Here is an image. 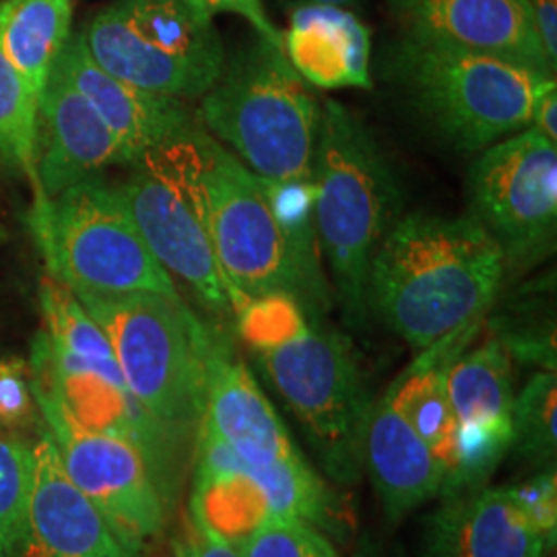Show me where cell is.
Instances as JSON below:
<instances>
[{
  "label": "cell",
  "mask_w": 557,
  "mask_h": 557,
  "mask_svg": "<svg viewBox=\"0 0 557 557\" xmlns=\"http://www.w3.org/2000/svg\"><path fill=\"white\" fill-rule=\"evenodd\" d=\"M506 278V259L473 218L411 213L380 242L368 304L416 351L483 324Z\"/></svg>",
  "instance_id": "cell-1"
},
{
  "label": "cell",
  "mask_w": 557,
  "mask_h": 557,
  "mask_svg": "<svg viewBox=\"0 0 557 557\" xmlns=\"http://www.w3.org/2000/svg\"><path fill=\"white\" fill-rule=\"evenodd\" d=\"M236 331L301 421L324 471L356 483L372 405L349 343L289 294L250 299L236 314Z\"/></svg>",
  "instance_id": "cell-2"
},
{
  "label": "cell",
  "mask_w": 557,
  "mask_h": 557,
  "mask_svg": "<svg viewBox=\"0 0 557 557\" xmlns=\"http://www.w3.org/2000/svg\"><path fill=\"white\" fill-rule=\"evenodd\" d=\"M312 182L320 252L345 317L359 324L368 310L370 264L395 225L398 186L372 133L338 101L320 108Z\"/></svg>",
  "instance_id": "cell-3"
},
{
  "label": "cell",
  "mask_w": 557,
  "mask_h": 557,
  "mask_svg": "<svg viewBox=\"0 0 557 557\" xmlns=\"http://www.w3.org/2000/svg\"><path fill=\"white\" fill-rule=\"evenodd\" d=\"M320 108L283 46L259 38L202 96L200 124L259 178L312 180Z\"/></svg>",
  "instance_id": "cell-4"
},
{
  "label": "cell",
  "mask_w": 557,
  "mask_h": 557,
  "mask_svg": "<svg viewBox=\"0 0 557 557\" xmlns=\"http://www.w3.org/2000/svg\"><path fill=\"white\" fill-rule=\"evenodd\" d=\"M197 205L221 271L244 299L289 294L312 314V304L262 182L205 128L168 147Z\"/></svg>",
  "instance_id": "cell-5"
},
{
  "label": "cell",
  "mask_w": 557,
  "mask_h": 557,
  "mask_svg": "<svg viewBox=\"0 0 557 557\" xmlns=\"http://www.w3.org/2000/svg\"><path fill=\"white\" fill-rule=\"evenodd\" d=\"M388 75L460 151H483L529 128L539 91L554 79L518 62L409 34L391 48Z\"/></svg>",
  "instance_id": "cell-6"
},
{
  "label": "cell",
  "mask_w": 557,
  "mask_h": 557,
  "mask_svg": "<svg viewBox=\"0 0 557 557\" xmlns=\"http://www.w3.org/2000/svg\"><path fill=\"white\" fill-rule=\"evenodd\" d=\"M114 351L140 407L174 436L199 430L207 329L180 296L75 294Z\"/></svg>",
  "instance_id": "cell-7"
},
{
  "label": "cell",
  "mask_w": 557,
  "mask_h": 557,
  "mask_svg": "<svg viewBox=\"0 0 557 557\" xmlns=\"http://www.w3.org/2000/svg\"><path fill=\"white\" fill-rule=\"evenodd\" d=\"M27 223L48 275L73 294L178 296L174 278L140 236L119 188L100 174L52 199L34 200Z\"/></svg>",
  "instance_id": "cell-8"
},
{
  "label": "cell",
  "mask_w": 557,
  "mask_h": 557,
  "mask_svg": "<svg viewBox=\"0 0 557 557\" xmlns=\"http://www.w3.org/2000/svg\"><path fill=\"white\" fill-rule=\"evenodd\" d=\"M81 34L103 71L178 100L202 98L225 69L213 17L188 0H116Z\"/></svg>",
  "instance_id": "cell-9"
},
{
  "label": "cell",
  "mask_w": 557,
  "mask_h": 557,
  "mask_svg": "<svg viewBox=\"0 0 557 557\" xmlns=\"http://www.w3.org/2000/svg\"><path fill=\"white\" fill-rule=\"evenodd\" d=\"M471 215L498 242L506 275L554 252L557 230V143L529 126L483 149L469 170Z\"/></svg>",
  "instance_id": "cell-10"
},
{
  "label": "cell",
  "mask_w": 557,
  "mask_h": 557,
  "mask_svg": "<svg viewBox=\"0 0 557 557\" xmlns=\"http://www.w3.org/2000/svg\"><path fill=\"white\" fill-rule=\"evenodd\" d=\"M69 479L126 552L139 557L163 535L165 498L137 446L79 425L54 398L34 393Z\"/></svg>",
  "instance_id": "cell-11"
},
{
  "label": "cell",
  "mask_w": 557,
  "mask_h": 557,
  "mask_svg": "<svg viewBox=\"0 0 557 557\" xmlns=\"http://www.w3.org/2000/svg\"><path fill=\"white\" fill-rule=\"evenodd\" d=\"M116 188L161 267L182 278L211 314L236 319L250 299L242 298L223 275L197 205L168 149L143 158L135 174Z\"/></svg>",
  "instance_id": "cell-12"
},
{
  "label": "cell",
  "mask_w": 557,
  "mask_h": 557,
  "mask_svg": "<svg viewBox=\"0 0 557 557\" xmlns=\"http://www.w3.org/2000/svg\"><path fill=\"white\" fill-rule=\"evenodd\" d=\"M29 368L34 393L54 398L83 428L137 446L160 487L168 485V442L174 434L131 395L114 354H77L54 345L40 333L34 341Z\"/></svg>",
  "instance_id": "cell-13"
},
{
  "label": "cell",
  "mask_w": 557,
  "mask_h": 557,
  "mask_svg": "<svg viewBox=\"0 0 557 557\" xmlns=\"http://www.w3.org/2000/svg\"><path fill=\"white\" fill-rule=\"evenodd\" d=\"M13 557H133L66 475L46 425L29 446V494Z\"/></svg>",
  "instance_id": "cell-14"
},
{
  "label": "cell",
  "mask_w": 557,
  "mask_h": 557,
  "mask_svg": "<svg viewBox=\"0 0 557 557\" xmlns=\"http://www.w3.org/2000/svg\"><path fill=\"white\" fill-rule=\"evenodd\" d=\"M133 165L114 133L69 79L59 60L41 89L36 122V176L40 195L52 199L110 165Z\"/></svg>",
  "instance_id": "cell-15"
},
{
  "label": "cell",
  "mask_w": 557,
  "mask_h": 557,
  "mask_svg": "<svg viewBox=\"0 0 557 557\" xmlns=\"http://www.w3.org/2000/svg\"><path fill=\"white\" fill-rule=\"evenodd\" d=\"M405 34L510 60L554 77L527 0H386Z\"/></svg>",
  "instance_id": "cell-16"
},
{
  "label": "cell",
  "mask_w": 557,
  "mask_h": 557,
  "mask_svg": "<svg viewBox=\"0 0 557 557\" xmlns=\"http://www.w3.org/2000/svg\"><path fill=\"white\" fill-rule=\"evenodd\" d=\"M57 60L122 143L133 165L156 151L193 139L202 128L184 100L140 89L103 71L91 59L81 32L69 38Z\"/></svg>",
  "instance_id": "cell-17"
},
{
  "label": "cell",
  "mask_w": 557,
  "mask_h": 557,
  "mask_svg": "<svg viewBox=\"0 0 557 557\" xmlns=\"http://www.w3.org/2000/svg\"><path fill=\"white\" fill-rule=\"evenodd\" d=\"M199 428L255 467L301 457L248 366L234 356L225 337L209 329Z\"/></svg>",
  "instance_id": "cell-18"
},
{
  "label": "cell",
  "mask_w": 557,
  "mask_h": 557,
  "mask_svg": "<svg viewBox=\"0 0 557 557\" xmlns=\"http://www.w3.org/2000/svg\"><path fill=\"white\" fill-rule=\"evenodd\" d=\"M419 557H545V543L515 487L444 498L425 520Z\"/></svg>",
  "instance_id": "cell-19"
},
{
  "label": "cell",
  "mask_w": 557,
  "mask_h": 557,
  "mask_svg": "<svg viewBox=\"0 0 557 557\" xmlns=\"http://www.w3.org/2000/svg\"><path fill=\"white\" fill-rule=\"evenodd\" d=\"M363 467L388 518L409 515L442 492L446 471L438 458L400 418L388 393L368 411Z\"/></svg>",
  "instance_id": "cell-20"
},
{
  "label": "cell",
  "mask_w": 557,
  "mask_h": 557,
  "mask_svg": "<svg viewBox=\"0 0 557 557\" xmlns=\"http://www.w3.org/2000/svg\"><path fill=\"white\" fill-rule=\"evenodd\" d=\"M283 50L304 79L320 89H370V32L343 7L306 2L294 9Z\"/></svg>",
  "instance_id": "cell-21"
},
{
  "label": "cell",
  "mask_w": 557,
  "mask_h": 557,
  "mask_svg": "<svg viewBox=\"0 0 557 557\" xmlns=\"http://www.w3.org/2000/svg\"><path fill=\"white\" fill-rule=\"evenodd\" d=\"M199 462L197 473L239 471L252 479L269 499L275 517L294 518L314 527L320 533L341 537L351 527L349 510L324 479L304 457L281 460L267 467H255L242 458L218 436L199 428Z\"/></svg>",
  "instance_id": "cell-22"
},
{
  "label": "cell",
  "mask_w": 557,
  "mask_h": 557,
  "mask_svg": "<svg viewBox=\"0 0 557 557\" xmlns=\"http://www.w3.org/2000/svg\"><path fill=\"white\" fill-rule=\"evenodd\" d=\"M479 326L442 338L421 351L413 366L386 391L400 418L416 430L432 455L438 458L446 475L457 462L458 421L446 393L444 374L448 363L478 335Z\"/></svg>",
  "instance_id": "cell-23"
},
{
  "label": "cell",
  "mask_w": 557,
  "mask_h": 557,
  "mask_svg": "<svg viewBox=\"0 0 557 557\" xmlns=\"http://www.w3.org/2000/svg\"><path fill=\"white\" fill-rule=\"evenodd\" d=\"M71 23L73 0L0 2V46L36 101H40L50 69L71 38Z\"/></svg>",
  "instance_id": "cell-24"
},
{
  "label": "cell",
  "mask_w": 557,
  "mask_h": 557,
  "mask_svg": "<svg viewBox=\"0 0 557 557\" xmlns=\"http://www.w3.org/2000/svg\"><path fill=\"white\" fill-rule=\"evenodd\" d=\"M444 380L458 423L512 418V358L498 338L462 349L448 363Z\"/></svg>",
  "instance_id": "cell-25"
},
{
  "label": "cell",
  "mask_w": 557,
  "mask_h": 557,
  "mask_svg": "<svg viewBox=\"0 0 557 557\" xmlns=\"http://www.w3.org/2000/svg\"><path fill=\"white\" fill-rule=\"evenodd\" d=\"M483 322L490 337L498 338L510 358L539 370L556 372V308L554 281L541 278L520 287L506 301H494Z\"/></svg>",
  "instance_id": "cell-26"
},
{
  "label": "cell",
  "mask_w": 557,
  "mask_h": 557,
  "mask_svg": "<svg viewBox=\"0 0 557 557\" xmlns=\"http://www.w3.org/2000/svg\"><path fill=\"white\" fill-rule=\"evenodd\" d=\"M188 512L236 552L275 517L259 485L239 471L195 473Z\"/></svg>",
  "instance_id": "cell-27"
},
{
  "label": "cell",
  "mask_w": 557,
  "mask_h": 557,
  "mask_svg": "<svg viewBox=\"0 0 557 557\" xmlns=\"http://www.w3.org/2000/svg\"><path fill=\"white\" fill-rule=\"evenodd\" d=\"M262 188L277 218L278 227L289 244L299 275L306 283L314 314L329 306L331 292L320 269L319 232H317V188L312 180H264Z\"/></svg>",
  "instance_id": "cell-28"
},
{
  "label": "cell",
  "mask_w": 557,
  "mask_h": 557,
  "mask_svg": "<svg viewBox=\"0 0 557 557\" xmlns=\"http://www.w3.org/2000/svg\"><path fill=\"white\" fill-rule=\"evenodd\" d=\"M512 453L533 469L556 467L557 376L539 370L515 397Z\"/></svg>",
  "instance_id": "cell-29"
},
{
  "label": "cell",
  "mask_w": 557,
  "mask_h": 557,
  "mask_svg": "<svg viewBox=\"0 0 557 557\" xmlns=\"http://www.w3.org/2000/svg\"><path fill=\"white\" fill-rule=\"evenodd\" d=\"M36 122L38 101L29 96L0 46V160L29 180L34 199L40 195L36 176Z\"/></svg>",
  "instance_id": "cell-30"
},
{
  "label": "cell",
  "mask_w": 557,
  "mask_h": 557,
  "mask_svg": "<svg viewBox=\"0 0 557 557\" xmlns=\"http://www.w3.org/2000/svg\"><path fill=\"white\" fill-rule=\"evenodd\" d=\"M512 418L458 423L457 462L444 479L442 496L478 492L512 448Z\"/></svg>",
  "instance_id": "cell-31"
},
{
  "label": "cell",
  "mask_w": 557,
  "mask_h": 557,
  "mask_svg": "<svg viewBox=\"0 0 557 557\" xmlns=\"http://www.w3.org/2000/svg\"><path fill=\"white\" fill-rule=\"evenodd\" d=\"M29 494V446L0 432V557H13Z\"/></svg>",
  "instance_id": "cell-32"
},
{
  "label": "cell",
  "mask_w": 557,
  "mask_h": 557,
  "mask_svg": "<svg viewBox=\"0 0 557 557\" xmlns=\"http://www.w3.org/2000/svg\"><path fill=\"white\" fill-rule=\"evenodd\" d=\"M44 430L34 395L32 368L21 358L0 359V432L29 446L27 438Z\"/></svg>",
  "instance_id": "cell-33"
},
{
  "label": "cell",
  "mask_w": 557,
  "mask_h": 557,
  "mask_svg": "<svg viewBox=\"0 0 557 557\" xmlns=\"http://www.w3.org/2000/svg\"><path fill=\"white\" fill-rule=\"evenodd\" d=\"M331 541L294 518L273 517L238 549V557H329Z\"/></svg>",
  "instance_id": "cell-34"
},
{
  "label": "cell",
  "mask_w": 557,
  "mask_h": 557,
  "mask_svg": "<svg viewBox=\"0 0 557 557\" xmlns=\"http://www.w3.org/2000/svg\"><path fill=\"white\" fill-rule=\"evenodd\" d=\"M529 517L545 543V554L556 549L557 541V478L556 467L541 469L520 485H512Z\"/></svg>",
  "instance_id": "cell-35"
},
{
  "label": "cell",
  "mask_w": 557,
  "mask_h": 557,
  "mask_svg": "<svg viewBox=\"0 0 557 557\" xmlns=\"http://www.w3.org/2000/svg\"><path fill=\"white\" fill-rule=\"evenodd\" d=\"M199 13L213 17L215 13H234L248 21L260 38L283 46V34L271 23L264 13L262 0H188Z\"/></svg>",
  "instance_id": "cell-36"
},
{
  "label": "cell",
  "mask_w": 557,
  "mask_h": 557,
  "mask_svg": "<svg viewBox=\"0 0 557 557\" xmlns=\"http://www.w3.org/2000/svg\"><path fill=\"white\" fill-rule=\"evenodd\" d=\"M176 557H238V552L215 535L199 517L188 512L182 537L176 543Z\"/></svg>",
  "instance_id": "cell-37"
},
{
  "label": "cell",
  "mask_w": 557,
  "mask_h": 557,
  "mask_svg": "<svg viewBox=\"0 0 557 557\" xmlns=\"http://www.w3.org/2000/svg\"><path fill=\"white\" fill-rule=\"evenodd\" d=\"M537 27L539 41L547 62L556 71L557 64V0H527Z\"/></svg>",
  "instance_id": "cell-38"
},
{
  "label": "cell",
  "mask_w": 557,
  "mask_h": 557,
  "mask_svg": "<svg viewBox=\"0 0 557 557\" xmlns=\"http://www.w3.org/2000/svg\"><path fill=\"white\" fill-rule=\"evenodd\" d=\"M531 126L537 128L543 137L557 143V85L556 77L547 81L539 91Z\"/></svg>",
  "instance_id": "cell-39"
},
{
  "label": "cell",
  "mask_w": 557,
  "mask_h": 557,
  "mask_svg": "<svg viewBox=\"0 0 557 557\" xmlns=\"http://www.w3.org/2000/svg\"><path fill=\"white\" fill-rule=\"evenodd\" d=\"M308 2H317V4H331V7H351L358 4L359 0H308Z\"/></svg>",
  "instance_id": "cell-40"
},
{
  "label": "cell",
  "mask_w": 557,
  "mask_h": 557,
  "mask_svg": "<svg viewBox=\"0 0 557 557\" xmlns=\"http://www.w3.org/2000/svg\"><path fill=\"white\" fill-rule=\"evenodd\" d=\"M356 557H384L382 554H380L379 549H374L372 545H366L361 552H359L358 556Z\"/></svg>",
  "instance_id": "cell-41"
},
{
  "label": "cell",
  "mask_w": 557,
  "mask_h": 557,
  "mask_svg": "<svg viewBox=\"0 0 557 557\" xmlns=\"http://www.w3.org/2000/svg\"><path fill=\"white\" fill-rule=\"evenodd\" d=\"M329 557H338L337 552H333V554H331V556H329Z\"/></svg>",
  "instance_id": "cell-42"
},
{
  "label": "cell",
  "mask_w": 557,
  "mask_h": 557,
  "mask_svg": "<svg viewBox=\"0 0 557 557\" xmlns=\"http://www.w3.org/2000/svg\"><path fill=\"white\" fill-rule=\"evenodd\" d=\"M552 557H556V556H552Z\"/></svg>",
  "instance_id": "cell-43"
}]
</instances>
